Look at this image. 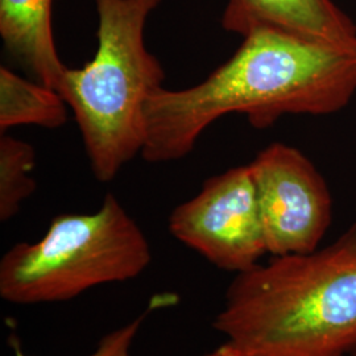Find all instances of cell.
Wrapping results in <instances>:
<instances>
[{
    "label": "cell",
    "mask_w": 356,
    "mask_h": 356,
    "mask_svg": "<svg viewBox=\"0 0 356 356\" xmlns=\"http://www.w3.org/2000/svg\"><path fill=\"white\" fill-rule=\"evenodd\" d=\"M148 313L149 310H145L139 317L124 325L123 327H119L116 330L106 334L98 344L97 350L89 356H132L131 354L132 343L140 330L144 319L147 318ZM13 346L15 356H29L22 351L17 341L13 339Z\"/></svg>",
    "instance_id": "8fae6325"
},
{
    "label": "cell",
    "mask_w": 356,
    "mask_h": 356,
    "mask_svg": "<svg viewBox=\"0 0 356 356\" xmlns=\"http://www.w3.org/2000/svg\"><path fill=\"white\" fill-rule=\"evenodd\" d=\"M204 356H245L243 354L242 351L235 347L234 344L227 341V343L222 344L220 347L216 348L214 351L209 353L207 355Z\"/></svg>",
    "instance_id": "7c38bea8"
},
{
    "label": "cell",
    "mask_w": 356,
    "mask_h": 356,
    "mask_svg": "<svg viewBox=\"0 0 356 356\" xmlns=\"http://www.w3.org/2000/svg\"><path fill=\"white\" fill-rule=\"evenodd\" d=\"M225 64L195 86L163 88L145 107L141 157L184 159L222 116L242 114L257 129L289 114L326 115L356 92V42L327 44L254 28Z\"/></svg>",
    "instance_id": "6da1fadb"
},
{
    "label": "cell",
    "mask_w": 356,
    "mask_h": 356,
    "mask_svg": "<svg viewBox=\"0 0 356 356\" xmlns=\"http://www.w3.org/2000/svg\"><path fill=\"white\" fill-rule=\"evenodd\" d=\"M213 327L245 356L356 355V223L322 250L236 273Z\"/></svg>",
    "instance_id": "7a4b0ae2"
},
{
    "label": "cell",
    "mask_w": 356,
    "mask_h": 356,
    "mask_svg": "<svg viewBox=\"0 0 356 356\" xmlns=\"http://www.w3.org/2000/svg\"><path fill=\"white\" fill-rule=\"evenodd\" d=\"M268 254H305L318 250L330 227L332 200L318 169L297 148L273 143L250 163Z\"/></svg>",
    "instance_id": "8992f818"
},
{
    "label": "cell",
    "mask_w": 356,
    "mask_h": 356,
    "mask_svg": "<svg viewBox=\"0 0 356 356\" xmlns=\"http://www.w3.org/2000/svg\"><path fill=\"white\" fill-rule=\"evenodd\" d=\"M54 0H0V36L4 48L26 66L35 79L60 89L65 66L51 28Z\"/></svg>",
    "instance_id": "ba28073f"
},
{
    "label": "cell",
    "mask_w": 356,
    "mask_h": 356,
    "mask_svg": "<svg viewBox=\"0 0 356 356\" xmlns=\"http://www.w3.org/2000/svg\"><path fill=\"white\" fill-rule=\"evenodd\" d=\"M161 0H95L98 45L82 67H67L58 92L72 108L95 178L108 182L141 154L145 107L165 81L145 44Z\"/></svg>",
    "instance_id": "3957f363"
},
{
    "label": "cell",
    "mask_w": 356,
    "mask_h": 356,
    "mask_svg": "<svg viewBox=\"0 0 356 356\" xmlns=\"http://www.w3.org/2000/svg\"><path fill=\"white\" fill-rule=\"evenodd\" d=\"M169 231L220 269L241 273L257 266L268 250L250 164L204 181L172 211Z\"/></svg>",
    "instance_id": "5b68a950"
},
{
    "label": "cell",
    "mask_w": 356,
    "mask_h": 356,
    "mask_svg": "<svg viewBox=\"0 0 356 356\" xmlns=\"http://www.w3.org/2000/svg\"><path fill=\"white\" fill-rule=\"evenodd\" d=\"M151 260L143 229L108 193L98 211L57 216L40 241L8 250L0 260V297L15 305L63 302L132 280Z\"/></svg>",
    "instance_id": "277c9868"
},
{
    "label": "cell",
    "mask_w": 356,
    "mask_h": 356,
    "mask_svg": "<svg viewBox=\"0 0 356 356\" xmlns=\"http://www.w3.org/2000/svg\"><path fill=\"white\" fill-rule=\"evenodd\" d=\"M67 104L57 90L0 66V131L38 126L58 128L67 120Z\"/></svg>",
    "instance_id": "9c48e42d"
},
{
    "label": "cell",
    "mask_w": 356,
    "mask_h": 356,
    "mask_svg": "<svg viewBox=\"0 0 356 356\" xmlns=\"http://www.w3.org/2000/svg\"><path fill=\"white\" fill-rule=\"evenodd\" d=\"M222 26L241 36L272 28L319 42H356L354 22L332 0H229Z\"/></svg>",
    "instance_id": "52a82bcc"
},
{
    "label": "cell",
    "mask_w": 356,
    "mask_h": 356,
    "mask_svg": "<svg viewBox=\"0 0 356 356\" xmlns=\"http://www.w3.org/2000/svg\"><path fill=\"white\" fill-rule=\"evenodd\" d=\"M36 151L26 141L1 134L0 138V220L8 222L38 189L32 172Z\"/></svg>",
    "instance_id": "30bf717a"
}]
</instances>
